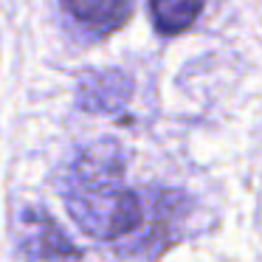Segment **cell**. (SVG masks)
I'll return each mask as SVG.
<instances>
[{"mask_svg": "<svg viewBox=\"0 0 262 262\" xmlns=\"http://www.w3.org/2000/svg\"><path fill=\"white\" fill-rule=\"evenodd\" d=\"M17 248L26 262H76L82 251L65 237L42 206H29L17 220Z\"/></svg>", "mask_w": 262, "mask_h": 262, "instance_id": "obj_3", "label": "cell"}, {"mask_svg": "<svg viewBox=\"0 0 262 262\" xmlns=\"http://www.w3.org/2000/svg\"><path fill=\"white\" fill-rule=\"evenodd\" d=\"M133 96V76L127 71H88L76 85V104L88 113H116Z\"/></svg>", "mask_w": 262, "mask_h": 262, "instance_id": "obj_4", "label": "cell"}, {"mask_svg": "<svg viewBox=\"0 0 262 262\" xmlns=\"http://www.w3.org/2000/svg\"><path fill=\"white\" fill-rule=\"evenodd\" d=\"M65 206L74 223L93 239H127L144 217L141 192L124 183V152L116 141L85 147L65 178Z\"/></svg>", "mask_w": 262, "mask_h": 262, "instance_id": "obj_1", "label": "cell"}, {"mask_svg": "<svg viewBox=\"0 0 262 262\" xmlns=\"http://www.w3.org/2000/svg\"><path fill=\"white\" fill-rule=\"evenodd\" d=\"M206 0H149V14L158 34L175 37L192 29L194 20L200 17Z\"/></svg>", "mask_w": 262, "mask_h": 262, "instance_id": "obj_6", "label": "cell"}, {"mask_svg": "<svg viewBox=\"0 0 262 262\" xmlns=\"http://www.w3.org/2000/svg\"><path fill=\"white\" fill-rule=\"evenodd\" d=\"M144 200V217L141 226L130 234L136 237L130 245H121L119 254H144V256H158L164 248L178 243L183 228V214L189 211L186 200L181 192H161V189H147L141 192Z\"/></svg>", "mask_w": 262, "mask_h": 262, "instance_id": "obj_2", "label": "cell"}, {"mask_svg": "<svg viewBox=\"0 0 262 262\" xmlns=\"http://www.w3.org/2000/svg\"><path fill=\"white\" fill-rule=\"evenodd\" d=\"M65 12L96 34H113L130 20L133 0H62Z\"/></svg>", "mask_w": 262, "mask_h": 262, "instance_id": "obj_5", "label": "cell"}]
</instances>
